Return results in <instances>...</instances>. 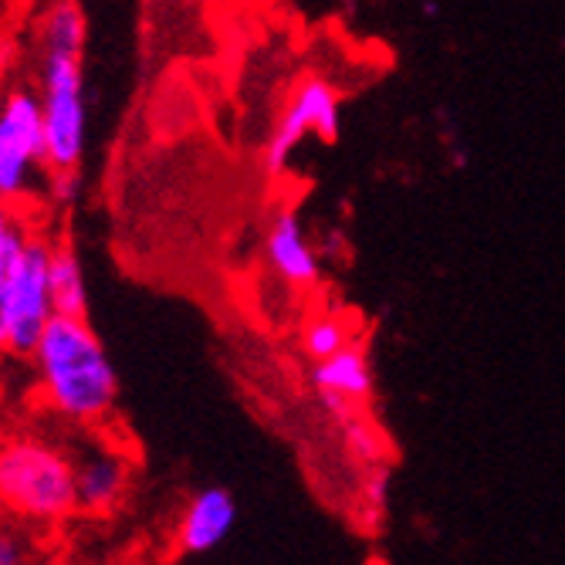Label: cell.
I'll list each match as a JSON object with an SVG mask.
<instances>
[{
    "mask_svg": "<svg viewBox=\"0 0 565 565\" xmlns=\"http://www.w3.org/2000/svg\"><path fill=\"white\" fill-rule=\"evenodd\" d=\"M31 366L44 414L75 430H102L116 420L119 373L88 316L51 319L31 352Z\"/></svg>",
    "mask_w": 565,
    "mask_h": 565,
    "instance_id": "6da1fadb",
    "label": "cell"
},
{
    "mask_svg": "<svg viewBox=\"0 0 565 565\" xmlns=\"http://www.w3.org/2000/svg\"><path fill=\"white\" fill-rule=\"evenodd\" d=\"M0 511L41 529L78 515L68 440L38 430L0 437Z\"/></svg>",
    "mask_w": 565,
    "mask_h": 565,
    "instance_id": "7a4b0ae2",
    "label": "cell"
},
{
    "mask_svg": "<svg viewBox=\"0 0 565 565\" xmlns=\"http://www.w3.org/2000/svg\"><path fill=\"white\" fill-rule=\"evenodd\" d=\"M47 170L38 88L14 82L0 92V200L21 211H41Z\"/></svg>",
    "mask_w": 565,
    "mask_h": 565,
    "instance_id": "3957f363",
    "label": "cell"
},
{
    "mask_svg": "<svg viewBox=\"0 0 565 565\" xmlns=\"http://www.w3.org/2000/svg\"><path fill=\"white\" fill-rule=\"evenodd\" d=\"M38 98L44 116V142L51 170H82L88 102L82 55H34Z\"/></svg>",
    "mask_w": 565,
    "mask_h": 565,
    "instance_id": "277c9868",
    "label": "cell"
},
{
    "mask_svg": "<svg viewBox=\"0 0 565 565\" xmlns=\"http://www.w3.org/2000/svg\"><path fill=\"white\" fill-rule=\"evenodd\" d=\"M51 237L44 227H38L21 250L14 271L0 288V308H4L8 322V352L14 359H31L44 326L55 319V301H51L47 285V262H51Z\"/></svg>",
    "mask_w": 565,
    "mask_h": 565,
    "instance_id": "5b68a950",
    "label": "cell"
},
{
    "mask_svg": "<svg viewBox=\"0 0 565 565\" xmlns=\"http://www.w3.org/2000/svg\"><path fill=\"white\" fill-rule=\"evenodd\" d=\"M342 126V98L335 85L322 75H305L288 102L281 106V116L271 129V139L265 146V170L271 177L288 173L298 146L305 136H319L322 142H335Z\"/></svg>",
    "mask_w": 565,
    "mask_h": 565,
    "instance_id": "8992f818",
    "label": "cell"
},
{
    "mask_svg": "<svg viewBox=\"0 0 565 565\" xmlns=\"http://www.w3.org/2000/svg\"><path fill=\"white\" fill-rule=\"evenodd\" d=\"M102 430H85V440H68L75 460V498L78 511L92 519H106L129 498L132 488V454Z\"/></svg>",
    "mask_w": 565,
    "mask_h": 565,
    "instance_id": "52a82bcc",
    "label": "cell"
},
{
    "mask_svg": "<svg viewBox=\"0 0 565 565\" xmlns=\"http://www.w3.org/2000/svg\"><path fill=\"white\" fill-rule=\"evenodd\" d=\"M312 386L319 390V396L329 403L332 414L342 420L349 414H359L376 390V376H373V363L363 345H345L319 363H312Z\"/></svg>",
    "mask_w": 565,
    "mask_h": 565,
    "instance_id": "ba28073f",
    "label": "cell"
},
{
    "mask_svg": "<svg viewBox=\"0 0 565 565\" xmlns=\"http://www.w3.org/2000/svg\"><path fill=\"white\" fill-rule=\"evenodd\" d=\"M265 258L275 271V278L288 288H316L322 278V265H319V254L308 241L301 221L295 211H278L268 224L265 234Z\"/></svg>",
    "mask_w": 565,
    "mask_h": 565,
    "instance_id": "9c48e42d",
    "label": "cell"
},
{
    "mask_svg": "<svg viewBox=\"0 0 565 565\" xmlns=\"http://www.w3.org/2000/svg\"><path fill=\"white\" fill-rule=\"evenodd\" d=\"M237 522V501L227 488H203L196 491L177 519V545L186 555L214 552Z\"/></svg>",
    "mask_w": 565,
    "mask_h": 565,
    "instance_id": "30bf717a",
    "label": "cell"
},
{
    "mask_svg": "<svg viewBox=\"0 0 565 565\" xmlns=\"http://www.w3.org/2000/svg\"><path fill=\"white\" fill-rule=\"evenodd\" d=\"M88 21L78 0H44L34 18V55H85Z\"/></svg>",
    "mask_w": 565,
    "mask_h": 565,
    "instance_id": "8fae6325",
    "label": "cell"
},
{
    "mask_svg": "<svg viewBox=\"0 0 565 565\" xmlns=\"http://www.w3.org/2000/svg\"><path fill=\"white\" fill-rule=\"evenodd\" d=\"M47 285L51 301H55V316H88V285L78 254L65 244H51V262H47Z\"/></svg>",
    "mask_w": 565,
    "mask_h": 565,
    "instance_id": "7c38bea8",
    "label": "cell"
},
{
    "mask_svg": "<svg viewBox=\"0 0 565 565\" xmlns=\"http://www.w3.org/2000/svg\"><path fill=\"white\" fill-rule=\"evenodd\" d=\"M47 532L51 529L0 511V565H47Z\"/></svg>",
    "mask_w": 565,
    "mask_h": 565,
    "instance_id": "4fadbf2b",
    "label": "cell"
},
{
    "mask_svg": "<svg viewBox=\"0 0 565 565\" xmlns=\"http://www.w3.org/2000/svg\"><path fill=\"white\" fill-rule=\"evenodd\" d=\"M38 227V211H21L0 200V288H4L8 275L14 271L21 250L28 247Z\"/></svg>",
    "mask_w": 565,
    "mask_h": 565,
    "instance_id": "5bb4252c",
    "label": "cell"
},
{
    "mask_svg": "<svg viewBox=\"0 0 565 565\" xmlns=\"http://www.w3.org/2000/svg\"><path fill=\"white\" fill-rule=\"evenodd\" d=\"M355 342V329L349 326V319L335 316V312H319L301 326V352L319 363V359L345 349Z\"/></svg>",
    "mask_w": 565,
    "mask_h": 565,
    "instance_id": "9a60e30c",
    "label": "cell"
},
{
    "mask_svg": "<svg viewBox=\"0 0 565 565\" xmlns=\"http://www.w3.org/2000/svg\"><path fill=\"white\" fill-rule=\"evenodd\" d=\"M342 430H345L349 450L359 460H366V465H380L386 444H383V434L370 420H363L359 414H349V417H342Z\"/></svg>",
    "mask_w": 565,
    "mask_h": 565,
    "instance_id": "2e32d148",
    "label": "cell"
},
{
    "mask_svg": "<svg viewBox=\"0 0 565 565\" xmlns=\"http://www.w3.org/2000/svg\"><path fill=\"white\" fill-rule=\"evenodd\" d=\"M82 190V170H47V180H44V207H68L75 203Z\"/></svg>",
    "mask_w": 565,
    "mask_h": 565,
    "instance_id": "e0dca14e",
    "label": "cell"
},
{
    "mask_svg": "<svg viewBox=\"0 0 565 565\" xmlns=\"http://www.w3.org/2000/svg\"><path fill=\"white\" fill-rule=\"evenodd\" d=\"M386 484H390L386 471H376V475L366 481V491H363L366 515H373V519H380V515H383V504H386Z\"/></svg>",
    "mask_w": 565,
    "mask_h": 565,
    "instance_id": "ac0fdd59",
    "label": "cell"
},
{
    "mask_svg": "<svg viewBox=\"0 0 565 565\" xmlns=\"http://www.w3.org/2000/svg\"><path fill=\"white\" fill-rule=\"evenodd\" d=\"M0 92H4V68H0Z\"/></svg>",
    "mask_w": 565,
    "mask_h": 565,
    "instance_id": "d6986e66",
    "label": "cell"
}]
</instances>
